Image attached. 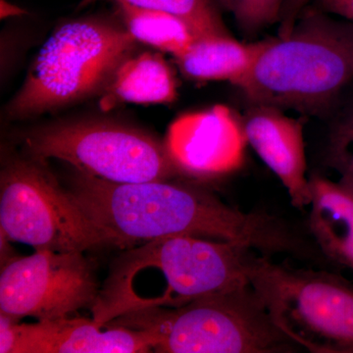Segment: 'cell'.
I'll return each instance as SVG.
<instances>
[{"instance_id": "obj_18", "label": "cell", "mask_w": 353, "mask_h": 353, "mask_svg": "<svg viewBox=\"0 0 353 353\" xmlns=\"http://www.w3.org/2000/svg\"><path fill=\"white\" fill-rule=\"evenodd\" d=\"M241 31L255 34L282 19L287 0H219Z\"/></svg>"}, {"instance_id": "obj_16", "label": "cell", "mask_w": 353, "mask_h": 353, "mask_svg": "<svg viewBox=\"0 0 353 353\" xmlns=\"http://www.w3.org/2000/svg\"><path fill=\"white\" fill-rule=\"evenodd\" d=\"M121 22L138 43L179 58L190 50L196 34L185 21L173 14L118 3Z\"/></svg>"}, {"instance_id": "obj_6", "label": "cell", "mask_w": 353, "mask_h": 353, "mask_svg": "<svg viewBox=\"0 0 353 353\" xmlns=\"http://www.w3.org/2000/svg\"><path fill=\"white\" fill-rule=\"evenodd\" d=\"M24 154L66 162L74 170L111 183L182 178L164 141L139 128L108 119L55 121L19 134ZM183 179V178H182Z\"/></svg>"}, {"instance_id": "obj_21", "label": "cell", "mask_w": 353, "mask_h": 353, "mask_svg": "<svg viewBox=\"0 0 353 353\" xmlns=\"http://www.w3.org/2000/svg\"><path fill=\"white\" fill-rule=\"evenodd\" d=\"M7 6L6 4L2 3L1 2V16L2 17H6V16L9 15H16V14H21L22 11H21V9L18 8V7H15L13 6H9L8 3H7Z\"/></svg>"}, {"instance_id": "obj_12", "label": "cell", "mask_w": 353, "mask_h": 353, "mask_svg": "<svg viewBox=\"0 0 353 353\" xmlns=\"http://www.w3.org/2000/svg\"><path fill=\"white\" fill-rule=\"evenodd\" d=\"M241 122L248 145L277 176L292 205L299 210L310 205L303 121L273 106L250 104Z\"/></svg>"}, {"instance_id": "obj_8", "label": "cell", "mask_w": 353, "mask_h": 353, "mask_svg": "<svg viewBox=\"0 0 353 353\" xmlns=\"http://www.w3.org/2000/svg\"><path fill=\"white\" fill-rule=\"evenodd\" d=\"M257 253L234 241L173 236L126 248L117 260L163 276L165 289L152 308L179 307L250 284L248 268Z\"/></svg>"}, {"instance_id": "obj_11", "label": "cell", "mask_w": 353, "mask_h": 353, "mask_svg": "<svg viewBox=\"0 0 353 353\" xmlns=\"http://www.w3.org/2000/svg\"><path fill=\"white\" fill-rule=\"evenodd\" d=\"M0 313V353H145L154 350L148 332L94 319L58 318L20 324Z\"/></svg>"}, {"instance_id": "obj_1", "label": "cell", "mask_w": 353, "mask_h": 353, "mask_svg": "<svg viewBox=\"0 0 353 353\" xmlns=\"http://www.w3.org/2000/svg\"><path fill=\"white\" fill-rule=\"evenodd\" d=\"M69 194L113 248L194 236L234 241L271 257L313 264L319 250L308 232L264 210L243 212L187 179L118 183L74 170Z\"/></svg>"}, {"instance_id": "obj_19", "label": "cell", "mask_w": 353, "mask_h": 353, "mask_svg": "<svg viewBox=\"0 0 353 353\" xmlns=\"http://www.w3.org/2000/svg\"><path fill=\"white\" fill-rule=\"evenodd\" d=\"M329 164L353 179V111L336 123L330 134Z\"/></svg>"}, {"instance_id": "obj_3", "label": "cell", "mask_w": 353, "mask_h": 353, "mask_svg": "<svg viewBox=\"0 0 353 353\" xmlns=\"http://www.w3.org/2000/svg\"><path fill=\"white\" fill-rule=\"evenodd\" d=\"M137 43L122 22L106 18H81L60 25L4 108L6 119H31L101 95Z\"/></svg>"}, {"instance_id": "obj_20", "label": "cell", "mask_w": 353, "mask_h": 353, "mask_svg": "<svg viewBox=\"0 0 353 353\" xmlns=\"http://www.w3.org/2000/svg\"><path fill=\"white\" fill-rule=\"evenodd\" d=\"M313 6L329 15H336L353 23V0H312Z\"/></svg>"}, {"instance_id": "obj_5", "label": "cell", "mask_w": 353, "mask_h": 353, "mask_svg": "<svg viewBox=\"0 0 353 353\" xmlns=\"http://www.w3.org/2000/svg\"><path fill=\"white\" fill-rule=\"evenodd\" d=\"M248 278L273 321L311 353H353V283L257 253Z\"/></svg>"}, {"instance_id": "obj_2", "label": "cell", "mask_w": 353, "mask_h": 353, "mask_svg": "<svg viewBox=\"0 0 353 353\" xmlns=\"http://www.w3.org/2000/svg\"><path fill=\"white\" fill-rule=\"evenodd\" d=\"M297 18L288 34L265 39L234 85L250 104L319 113L352 78L353 38L347 30L314 6L304 7Z\"/></svg>"}, {"instance_id": "obj_4", "label": "cell", "mask_w": 353, "mask_h": 353, "mask_svg": "<svg viewBox=\"0 0 353 353\" xmlns=\"http://www.w3.org/2000/svg\"><path fill=\"white\" fill-rule=\"evenodd\" d=\"M154 336L159 353H301L272 319L252 285L179 307L132 311L106 323Z\"/></svg>"}, {"instance_id": "obj_14", "label": "cell", "mask_w": 353, "mask_h": 353, "mask_svg": "<svg viewBox=\"0 0 353 353\" xmlns=\"http://www.w3.org/2000/svg\"><path fill=\"white\" fill-rule=\"evenodd\" d=\"M101 97L103 110L122 103L168 104L176 101L178 85L161 55L143 52L123 61Z\"/></svg>"}, {"instance_id": "obj_17", "label": "cell", "mask_w": 353, "mask_h": 353, "mask_svg": "<svg viewBox=\"0 0 353 353\" xmlns=\"http://www.w3.org/2000/svg\"><path fill=\"white\" fill-rule=\"evenodd\" d=\"M99 1L126 3L173 14L189 24L196 38L208 34H229L221 15L219 0H81L79 7Z\"/></svg>"}, {"instance_id": "obj_10", "label": "cell", "mask_w": 353, "mask_h": 353, "mask_svg": "<svg viewBox=\"0 0 353 353\" xmlns=\"http://www.w3.org/2000/svg\"><path fill=\"white\" fill-rule=\"evenodd\" d=\"M164 141L180 176L197 183L239 170L248 145L241 116L224 105L181 116Z\"/></svg>"}, {"instance_id": "obj_13", "label": "cell", "mask_w": 353, "mask_h": 353, "mask_svg": "<svg viewBox=\"0 0 353 353\" xmlns=\"http://www.w3.org/2000/svg\"><path fill=\"white\" fill-rule=\"evenodd\" d=\"M309 176L310 211L306 230L334 267L353 271V179Z\"/></svg>"}, {"instance_id": "obj_9", "label": "cell", "mask_w": 353, "mask_h": 353, "mask_svg": "<svg viewBox=\"0 0 353 353\" xmlns=\"http://www.w3.org/2000/svg\"><path fill=\"white\" fill-rule=\"evenodd\" d=\"M101 288L83 252L36 250L13 257L0 273V313L38 321L68 317L94 305Z\"/></svg>"}, {"instance_id": "obj_15", "label": "cell", "mask_w": 353, "mask_h": 353, "mask_svg": "<svg viewBox=\"0 0 353 353\" xmlns=\"http://www.w3.org/2000/svg\"><path fill=\"white\" fill-rule=\"evenodd\" d=\"M264 43L265 39L245 43L230 34H208L194 39L190 50L176 58V62L190 80L236 85L252 68Z\"/></svg>"}, {"instance_id": "obj_7", "label": "cell", "mask_w": 353, "mask_h": 353, "mask_svg": "<svg viewBox=\"0 0 353 353\" xmlns=\"http://www.w3.org/2000/svg\"><path fill=\"white\" fill-rule=\"evenodd\" d=\"M0 232L36 250L90 252L112 246L48 166L9 155L0 171Z\"/></svg>"}]
</instances>
